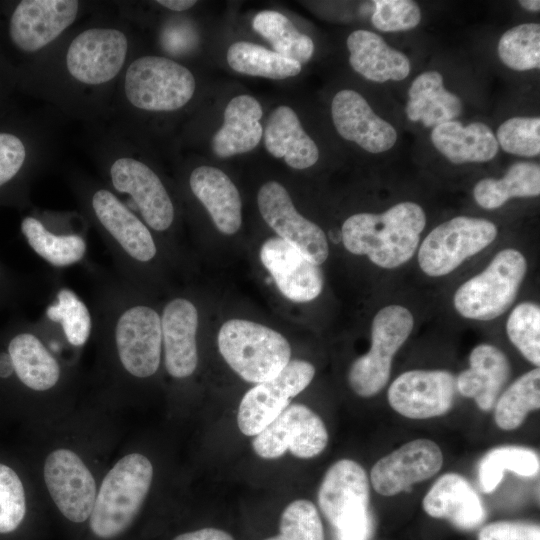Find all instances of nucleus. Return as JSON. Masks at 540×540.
Listing matches in <instances>:
<instances>
[{
	"label": "nucleus",
	"mask_w": 540,
	"mask_h": 540,
	"mask_svg": "<svg viewBox=\"0 0 540 540\" xmlns=\"http://www.w3.org/2000/svg\"><path fill=\"white\" fill-rule=\"evenodd\" d=\"M496 236V225L487 219L454 217L425 237L418 252L419 266L431 277L447 275L486 248Z\"/></svg>",
	"instance_id": "1a4fd4ad"
},
{
	"label": "nucleus",
	"mask_w": 540,
	"mask_h": 540,
	"mask_svg": "<svg viewBox=\"0 0 540 540\" xmlns=\"http://www.w3.org/2000/svg\"><path fill=\"white\" fill-rule=\"evenodd\" d=\"M265 540H324L316 506L305 499L291 502L281 514L279 534Z\"/></svg>",
	"instance_id": "58836bf2"
},
{
	"label": "nucleus",
	"mask_w": 540,
	"mask_h": 540,
	"mask_svg": "<svg viewBox=\"0 0 540 540\" xmlns=\"http://www.w3.org/2000/svg\"><path fill=\"white\" fill-rule=\"evenodd\" d=\"M455 376L446 370H410L388 389L392 409L410 419H428L447 413L455 399Z\"/></svg>",
	"instance_id": "4468645a"
},
{
	"label": "nucleus",
	"mask_w": 540,
	"mask_h": 540,
	"mask_svg": "<svg viewBox=\"0 0 540 540\" xmlns=\"http://www.w3.org/2000/svg\"><path fill=\"white\" fill-rule=\"evenodd\" d=\"M372 24L383 32L406 31L415 28L421 21V10L411 0H376Z\"/></svg>",
	"instance_id": "79ce46f5"
},
{
	"label": "nucleus",
	"mask_w": 540,
	"mask_h": 540,
	"mask_svg": "<svg viewBox=\"0 0 540 540\" xmlns=\"http://www.w3.org/2000/svg\"><path fill=\"white\" fill-rule=\"evenodd\" d=\"M478 540H540V527L520 521H496L480 530Z\"/></svg>",
	"instance_id": "c03bdc74"
},
{
	"label": "nucleus",
	"mask_w": 540,
	"mask_h": 540,
	"mask_svg": "<svg viewBox=\"0 0 540 540\" xmlns=\"http://www.w3.org/2000/svg\"><path fill=\"white\" fill-rule=\"evenodd\" d=\"M500 60L516 71L540 67V25L524 23L507 30L497 46Z\"/></svg>",
	"instance_id": "e433bc0d"
},
{
	"label": "nucleus",
	"mask_w": 540,
	"mask_h": 540,
	"mask_svg": "<svg viewBox=\"0 0 540 540\" xmlns=\"http://www.w3.org/2000/svg\"><path fill=\"white\" fill-rule=\"evenodd\" d=\"M199 313L194 302L177 296L161 311L164 366L174 379L190 377L198 365L197 332Z\"/></svg>",
	"instance_id": "6ab92c4d"
},
{
	"label": "nucleus",
	"mask_w": 540,
	"mask_h": 540,
	"mask_svg": "<svg viewBox=\"0 0 540 540\" xmlns=\"http://www.w3.org/2000/svg\"><path fill=\"white\" fill-rule=\"evenodd\" d=\"M189 186L220 232L231 235L239 230L242 223L240 194L223 171L199 166L191 172Z\"/></svg>",
	"instance_id": "b1692460"
},
{
	"label": "nucleus",
	"mask_w": 540,
	"mask_h": 540,
	"mask_svg": "<svg viewBox=\"0 0 540 540\" xmlns=\"http://www.w3.org/2000/svg\"><path fill=\"white\" fill-rule=\"evenodd\" d=\"M257 203L264 221L281 239L317 265L327 259L329 247L325 233L299 214L280 183L266 182L258 192Z\"/></svg>",
	"instance_id": "f8f14e48"
},
{
	"label": "nucleus",
	"mask_w": 540,
	"mask_h": 540,
	"mask_svg": "<svg viewBox=\"0 0 540 540\" xmlns=\"http://www.w3.org/2000/svg\"><path fill=\"white\" fill-rule=\"evenodd\" d=\"M24 291L21 279L0 261V313L12 307Z\"/></svg>",
	"instance_id": "49530a36"
},
{
	"label": "nucleus",
	"mask_w": 540,
	"mask_h": 540,
	"mask_svg": "<svg viewBox=\"0 0 540 540\" xmlns=\"http://www.w3.org/2000/svg\"><path fill=\"white\" fill-rule=\"evenodd\" d=\"M539 468V457L533 450L520 446H500L491 449L480 460L478 480L481 490L491 493L502 481L505 470L532 477Z\"/></svg>",
	"instance_id": "c9c22d12"
},
{
	"label": "nucleus",
	"mask_w": 540,
	"mask_h": 540,
	"mask_svg": "<svg viewBox=\"0 0 540 540\" xmlns=\"http://www.w3.org/2000/svg\"><path fill=\"white\" fill-rule=\"evenodd\" d=\"M527 272V261L518 250L498 252L478 275L463 283L454 294V307L463 317L492 320L514 302Z\"/></svg>",
	"instance_id": "423d86ee"
},
{
	"label": "nucleus",
	"mask_w": 540,
	"mask_h": 540,
	"mask_svg": "<svg viewBox=\"0 0 540 540\" xmlns=\"http://www.w3.org/2000/svg\"><path fill=\"white\" fill-rule=\"evenodd\" d=\"M153 466L142 454L121 458L104 477L89 517L91 531L111 539L134 521L149 492Z\"/></svg>",
	"instance_id": "7ed1b4c3"
},
{
	"label": "nucleus",
	"mask_w": 540,
	"mask_h": 540,
	"mask_svg": "<svg viewBox=\"0 0 540 540\" xmlns=\"http://www.w3.org/2000/svg\"><path fill=\"white\" fill-rule=\"evenodd\" d=\"M442 463V451L434 441L415 439L379 459L371 469L370 480L380 495L394 496L434 476Z\"/></svg>",
	"instance_id": "f3484780"
},
{
	"label": "nucleus",
	"mask_w": 540,
	"mask_h": 540,
	"mask_svg": "<svg viewBox=\"0 0 540 540\" xmlns=\"http://www.w3.org/2000/svg\"><path fill=\"white\" fill-rule=\"evenodd\" d=\"M128 49L127 38L113 28H91L71 42L66 64L79 82L99 85L112 80L121 70Z\"/></svg>",
	"instance_id": "2eb2a0df"
},
{
	"label": "nucleus",
	"mask_w": 540,
	"mask_h": 540,
	"mask_svg": "<svg viewBox=\"0 0 540 540\" xmlns=\"http://www.w3.org/2000/svg\"><path fill=\"white\" fill-rule=\"evenodd\" d=\"M38 320L55 342L60 337L76 348L85 345L93 330L92 312L73 290L65 286L56 289Z\"/></svg>",
	"instance_id": "7c9ffc66"
},
{
	"label": "nucleus",
	"mask_w": 540,
	"mask_h": 540,
	"mask_svg": "<svg viewBox=\"0 0 540 540\" xmlns=\"http://www.w3.org/2000/svg\"><path fill=\"white\" fill-rule=\"evenodd\" d=\"M331 114L338 133L370 153L385 152L397 141L395 128L374 113L366 99L354 90L336 93Z\"/></svg>",
	"instance_id": "412c9836"
},
{
	"label": "nucleus",
	"mask_w": 540,
	"mask_h": 540,
	"mask_svg": "<svg viewBox=\"0 0 540 540\" xmlns=\"http://www.w3.org/2000/svg\"><path fill=\"white\" fill-rule=\"evenodd\" d=\"M264 142L270 154L283 158L294 169L311 167L319 158L317 145L288 106H279L272 111L266 123Z\"/></svg>",
	"instance_id": "c85d7f7f"
},
{
	"label": "nucleus",
	"mask_w": 540,
	"mask_h": 540,
	"mask_svg": "<svg viewBox=\"0 0 540 540\" xmlns=\"http://www.w3.org/2000/svg\"><path fill=\"white\" fill-rule=\"evenodd\" d=\"M539 194L540 166L533 162L514 163L502 178H484L473 189L475 201L485 209L499 208L513 197H535Z\"/></svg>",
	"instance_id": "2f4dec72"
},
{
	"label": "nucleus",
	"mask_w": 540,
	"mask_h": 540,
	"mask_svg": "<svg viewBox=\"0 0 540 540\" xmlns=\"http://www.w3.org/2000/svg\"><path fill=\"white\" fill-rule=\"evenodd\" d=\"M78 1L23 0L14 9L9 36L23 52H35L56 39L76 19Z\"/></svg>",
	"instance_id": "a211bd4d"
},
{
	"label": "nucleus",
	"mask_w": 540,
	"mask_h": 540,
	"mask_svg": "<svg viewBox=\"0 0 540 540\" xmlns=\"http://www.w3.org/2000/svg\"><path fill=\"white\" fill-rule=\"evenodd\" d=\"M519 4L528 11L538 12L540 10L539 0H521L519 1Z\"/></svg>",
	"instance_id": "8fccbe9b"
},
{
	"label": "nucleus",
	"mask_w": 540,
	"mask_h": 540,
	"mask_svg": "<svg viewBox=\"0 0 540 540\" xmlns=\"http://www.w3.org/2000/svg\"><path fill=\"white\" fill-rule=\"evenodd\" d=\"M158 4L173 10V11H185L190 9L196 4V1L193 0H158Z\"/></svg>",
	"instance_id": "09e8293b"
},
{
	"label": "nucleus",
	"mask_w": 540,
	"mask_h": 540,
	"mask_svg": "<svg viewBox=\"0 0 540 540\" xmlns=\"http://www.w3.org/2000/svg\"><path fill=\"white\" fill-rule=\"evenodd\" d=\"M44 480L54 503L68 520L81 523L90 517L96 483L76 453L68 449L50 453L44 464Z\"/></svg>",
	"instance_id": "dca6fc26"
},
{
	"label": "nucleus",
	"mask_w": 540,
	"mask_h": 540,
	"mask_svg": "<svg viewBox=\"0 0 540 540\" xmlns=\"http://www.w3.org/2000/svg\"><path fill=\"white\" fill-rule=\"evenodd\" d=\"M424 511L431 517L449 520L460 529H474L485 517L481 499L459 474L446 473L423 498Z\"/></svg>",
	"instance_id": "4be33fe9"
},
{
	"label": "nucleus",
	"mask_w": 540,
	"mask_h": 540,
	"mask_svg": "<svg viewBox=\"0 0 540 540\" xmlns=\"http://www.w3.org/2000/svg\"><path fill=\"white\" fill-rule=\"evenodd\" d=\"M347 48L351 67L370 81H401L410 73L408 57L372 31H353L347 38Z\"/></svg>",
	"instance_id": "393cba45"
},
{
	"label": "nucleus",
	"mask_w": 540,
	"mask_h": 540,
	"mask_svg": "<svg viewBox=\"0 0 540 540\" xmlns=\"http://www.w3.org/2000/svg\"><path fill=\"white\" fill-rule=\"evenodd\" d=\"M430 138L434 147L454 164L488 162L499 147L494 132L482 122L464 126L448 121L433 127Z\"/></svg>",
	"instance_id": "bb28decb"
},
{
	"label": "nucleus",
	"mask_w": 540,
	"mask_h": 540,
	"mask_svg": "<svg viewBox=\"0 0 540 540\" xmlns=\"http://www.w3.org/2000/svg\"><path fill=\"white\" fill-rule=\"evenodd\" d=\"M470 367L456 378L457 391L473 398L483 410H491L511 374L506 355L490 344H480L470 353Z\"/></svg>",
	"instance_id": "5701e85b"
},
{
	"label": "nucleus",
	"mask_w": 540,
	"mask_h": 540,
	"mask_svg": "<svg viewBox=\"0 0 540 540\" xmlns=\"http://www.w3.org/2000/svg\"><path fill=\"white\" fill-rule=\"evenodd\" d=\"M88 205L112 258L115 274L142 291L159 258V246L151 229L108 189L93 190Z\"/></svg>",
	"instance_id": "f257e3e1"
},
{
	"label": "nucleus",
	"mask_w": 540,
	"mask_h": 540,
	"mask_svg": "<svg viewBox=\"0 0 540 540\" xmlns=\"http://www.w3.org/2000/svg\"><path fill=\"white\" fill-rule=\"evenodd\" d=\"M414 318L409 309L389 305L375 315L371 328V347L351 365L348 381L361 397H371L387 384L392 360L409 337Z\"/></svg>",
	"instance_id": "0eeeda50"
},
{
	"label": "nucleus",
	"mask_w": 540,
	"mask_h": 540,
	"mask_svg": "<svg viewBox=\"0 0 540 540\" xmlns=\"http://www.w3.org/2000/svg\"><path fill=\"white\" fill-rule=\"evenodd\" d=\"M196 41L195 30L187 21L170 22L161 33L162 47L172 55L187 53L195 46Z\"/></svg>",
	"instance_id": "a18cd8bd"
},
{
	"label": "nucleus",
	"mask_w": 540,
	"mask_h": 540,
	"mask_svg": "<svg viewBox=\"0 0 540 540\" xmlns=\"http://www.w3.org/2000/svg\"><path fill=\"white\" fill-rule=\"evenodd\" d=\"M227 62L236 72L270 79H284L300 73L302 65L275 51L246 41L233 43Z\"/></svg>",
	"instance_id": "473e14b6"
},
{
	"label": "nucleus",
	"mask_w": 540,
	"mask_h": 540,
	"mask_svg": "<svg viewBox=\"0 0 540 540\" xmlns=\"http://www.w3.org/2000/svg\"><path fill=\"white\" fill-rule=\"evenodd\" d=\"M195 87V78L186 67L160 56L133 61L124 81L129 102L146 111L177 110L190 101Z\"/></svg>",
	"instance_id": "6e6552de"
},
{
	"label": "nucleus",
	"mask_w": 540,
	"mask_h": 540,
	"mask_svg": "<svg viewBox=\"0 0 540 540\" xmlns=\"http://www.w3.org/2000/svg\"><path fill=\"white\" fill-rule=\"evenodd\" d=\"M405 111L411 121H421L426 127L452 121L463 110L461 99L445 89L443 77L437 71L417 76L409 90Z\"/></svg>",
	"instance_id": "c756f323"
},
{
	"label": "nucleus",
	"mask_w": 540,
	"mask_h": 540,
	"mask_svg": "<svg viewBox=\"0 0 540 540\" xmlns=\"http://www.w3.org/2000/svg\"><path fill=\"white\" fill-rule=\"evenodd\" d=\"M511 343L533 365L540 364V308L533 302H522L510 313L506 324Z\"/></svg>",
	"instance_id": "4c0bfd02"
},
{
	"label": "nucleus",
	"mask_w": 540,
	"mask_h": 540,
	"mask_svg": "<svg viewBox=\"0 0 540 540\" xmlns=\"http://www.w3.org/2000/svg\"><path fill=\"white\" fill-rule=\"evenodd\" d=\"M369 482L363 467L350 459L332 464L318 491V505L335 528L337 540H368Z\"/></svg>",
	"instance_id": "39448f33"
},
{
	"label": "nucleus",
	"mask_w": 540,
	"mask_h": 540,
	"mask_svg": "<svg viewBox=\"0 0 540 540\" xmlns=\"http://www.w3.org/2000/svg\"><path fill=\"white\" fill-rule=\"evenodd\" d=\"M425 225L423 208L406 201L381 214L350 216L342 225L341 238L350 253L366 255L375 265L393 269L412 258Z\"/></svg>",
	"instance_id": "f03ea898"
},
{
	"label": "nucleus",
	"mask_w": 540,
	"mask_h": 540,
	"mask_svg": "<svg viewBox=\"0 0 540 540\" xmlns=\"http://www.w3.org/2000/svg\"><path fill=\"white\" fill-rule=\"evenodd\" d=\"M109 176L113 188L129 195L151 230L164 233L172 227L175 218L172 199L149 166L137 159L122 157L113 162Z\"/></svg>",
	"instance_id": "ddd939ff"
},
{
	"label": "nucleus",
	"mask_w": 540,
	"mask_h": 540,
	"mask_svg": "<svg viewBox=\"0 0 540 540\" xmlns=\"http://www.w3.org/2000/svg\"><path fill=\"white\" fill-rule=\"evenodd\" d=\"M173 540H234L233 537L224 530L208 527L199 530L186 532L176 536Z\"/></svg>",
	"instance_id": "de8ad7c7"
},
{
	"label": "nucleus",
	"mask_w": 540,
	"mask_h": 540,
	"mask_svg": "<svg viewBox=\"0 0 540 540\" xmlns=\"http://www.w3.org/2000/svg\"><path fill=\"white\" fill-rule=\"evenodd\" d=\"M314 375L310 362L290 360L278 375L247 391L237 413L240 431L247 436L260 433L311 383Z\"/></svg>",
	"instance_id": "9b49d317"
},
{
	"label": "nucleus",
	"mask_w": 540,
	"mask_h": 540,
	"mask_svg": "<svg viewBox=\"0 0 540 540\" xmlns=\"http://www.w3.org/2000/svg\"><path fill=\"white\" fill-rule=\"evenodd\" d=\"M217 340L227 364L251 383L275 377L290 361L291 347L286 338L252 321L228 320L221 326Z\"/></svg>",
	"instance_id": "20e7f679"
},
{
	"label": "nucleus",
	"mask_w": 540,
	"mask_h": 540,
	"mask_svg": "<svg viewBox=\"0 0 540 540\" xmlns=\"http://www.w3.org/2000/svg\"><path fill=\"white\" fill-rule=\"evenodd\" d=\"M260 259L289 300L309 302L320 295L323 274L319 265L280 237L269 238L262 244Z\"/></svg>",
	"instance_id": "aec40b11"
},
{
	"label": "nucleus",
	"mask_w": 540,
	"mask_h": 540,
	"mask_svg": "<svg viewBox=\"0 0 540 540\" xmlns=\"http://www.w3.org/2000/svg\"><path fill=\"white\" fill-rule=\"evenodd\" d=\"M328 443L323 420L303 404L286 407L270 424L254 436L252 447L263 459H276L286 451L301 459L318 456Z\"/></svg>",
	"instance_id": "9d476101"
},
{
	"label": "nucleus",
	"mask_w": 540,
	"mask_h": 540,
	"mask_svg": "<svg viewBox=\"0 0 540 540\" xmlns=\"http://www.w3.org/2000/svg\"><path fill=\"white\" fill-rule=\"evenodd\" d=\"M539 407L540 369L537 367L520 376L497 399L495 423L502 430H515Z\"/></svg>",
	"instance_id": "f704fd0d"
},
{
	"label": "nucleus",
	"mask_w": 540,
	"mask_h": 540,
	"mask_svg": "<svg viewBox=\"0 0 540 540\" xmlns=\"http://www.w3.org/2000/svg\"><path fill=\"white\" fill-rule=\"evenodd\" d=\"M252 26L272 45L276 53L288 59L302 65L313 55L312 39L299 32L293 23L280 12L261 11L253 18Z\"/></svg>",
	"instance_id": "72a5a7b5"
},
{
	"label": "nucleus",
	"mask_w": 540,
	"mask_h": 540,
	"mask_svg": "<svg viewBox=\"0 0 540 540\" xmlns=\"http://www.w3.org/2000/svg\"><path fill=\"white\" fill-rule=\"evenodd\" d=\"M26 159V148L14 134L0 132V191L19 175Z\"/></svg>",
	"instance_id": "37998d69"
},
{
	"label": "nucleus",
	"mask_w": 540,
	"mask_h": 540,
	"mask_svg": "<svg viewBox=\"0 0 540 540\" xmlns=\"http://www.w3.org/2000/svg\"><path fill=\"white\" fill-rule=\"evenodd\" d=\"M20 231L32 251L56 269L86 261L88 244L83 232L50 227L33 215L22 219Z\"/></svg>",
	"instance_id": "a878e982"
},
{
	"label": "nucleus",
	"mask_w": 540,
	"mask_h": 540,
	"mask_svg": "<svg viewBox=\"0 0 540 540\" xmlns=\"http://www.w3.org/2000/svg\"><path fill=\"white\" fill-rule=\"evenodd\" d=\"M262 115L254 97L243 94L231 99L224 111V123L213 136V152L226 158L254 149L262 137Z\"/></svg>",
	"instance_id": "cd10ccee"
},
{
	"label": "nucleus",
	"mask_w": 540,
	"mask_h": 540,
	"mask_svg": "<svg viewBox=\"0 0 540 540\" xmlns=\"http://www.w3.org/2000/svg\"><path fill=\"white\" fill-rule=\"evenodd\" d=\"M25 513V492L19 476L10 467L0 464V533L14 531Z\"/></svg>",
	"instance_id": "a19ab883"
},
{
	"label": "nucleus",
	"mask_w": 540,
	"mask_h": 540,
	"mask_svg": "<svg viewBox=\"0 0 540 540\" xmlns=\"http://www.w3.org/2000/svg\"><path fill=\"white\" fill-rule=\"evenodd\" d=\"M496 140L510 154L534 157L540 153V118L512 117L498 128Z\"/></svg>",
	"instance_id": "ea45409f"
}]
</instances>
